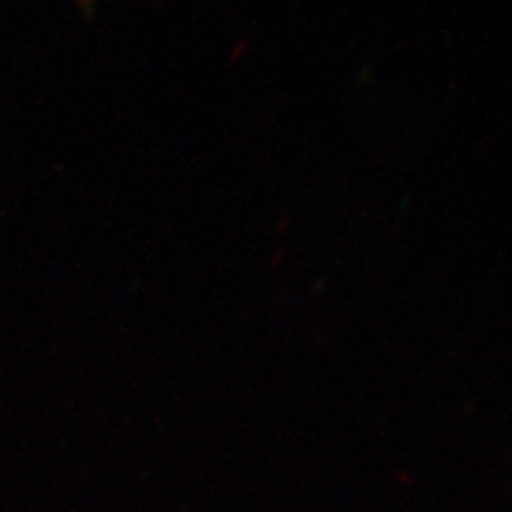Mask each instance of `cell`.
I'll return each instance as SVG.
<instances>
[{
    "instance_id": "cell-1",
    "label": "cell",
    "mask_w": 512,
    "mask_h": 512,
    "mask_svg": "<svg viewBox=\"0 0 512 512\" xmlns=\"http://www.w3.org/2000/svg\"><path fill=\"white\" fill-rule=\"evenodd\" d=\"M79 3H83V5H88V3H93V0H79Z\"/></svg>"
}]
</instances>
